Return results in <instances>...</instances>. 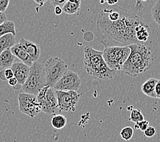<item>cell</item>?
<instances>
[{
    "label": "cell",
    "mask_w": 160,
    "mask_h": 142,
    "mask_svg": "<svg viewBox=\"0 0 160 142\" xmlns=\"http://www.w3.org/2000/svg\"><path fill=\"white\" fill-rule=\"evenodd\" d=\"M4 73H5L6 79L8 81L11 78L14 77V72L12 69H11V68L4 69Z\"/></svg>",
    "instance_id": "83f0119b"
},
{
    "label": "cell",
    "mask_w": 160,
    "mask_h": 142,
    "mask_svg": "<svg viewBox=\"0 0 160 142\" xmlns=\"http://www.w3.org/2000/svg\"><path fill=\"white\" fill-rule=\"evenodd\" d=\"M51 124L53 128L56 129H62L66 126L67 124V119L62 114H56L52 118Z\"/></svg>",
    "instance_id": "ffe728a7"
},
{
    "label": "cell",
    "mask_w": 160,
    "mask_h": 142,
    "mask_svg": "<svg viewBox=\"0 0 160 142\" xmlns=\"http://www.w3.org/2000/svg\"><path fill=\"white\" fill-rule=\"evenodd\" d=\"M0 79L2 81H6L5 77V73H4V69H3L2 71H0Z\"/></svg>",
    "instance_id": "d6a6232c"
},
{
    "label": "cell",
    "mask_w": 160,
    "mask_h": 142,
    "mask_svg": "<svg viewBox=\"0 0 160 142\" xmlns=\"http://www.w3.org/2000/svg\"><path fill=\"white\" fill-rule=\"evenodd\" d=\"M62 13H63L62 8L59 7V6L55 7V13L56 15H60L62 14Z\"/></svg>",
    "instance_id": "1f68e13d"
},
{
    "label": "cell",
    "mask_w": 160,
    "mask_h": 142,
    "mask_svg": "<svg viewBox=\"0 0 160 142\" xmlns=\"http://www.w3.org/2000/svg\"><path fill=\"white\" fill-rule=\"evenodd\" d=\"M15 36L8 34L0 38V54L7 49H10L16 45Z\"/></svg>",
    "instance_id": "2e32d148"
},
{
    "label": "cell",
    "mask_w": 160,
    "mask_h": 142,
    "mask_svg": "<svg viewBox=\"0 0 160 142\" xmlns=\"http://www.w3.org/2000/svg\"><path fill=\"white\" fill-rule=\"evenodd\" d=\"M36 3H38V4L40 6H44V3L47 2V1H40V0H39V1H34Z\"/></svg>",
    "instance_id": "836d02e7"
},
{
    "label": "cell",
    "mask_w": 160,
    "mask_h": 142,
    "mask_svg": "<svg viewBox=\"0 0 160 142\" xmlns=\"http://www.w3.org/2000/svg\"><path fill=\"white\" fill-rule=\"evenodd\" d=\"M6 18V15L5 13H0V25H2L3 23H4L5 21H6L7 20Z\"/></svg>",
    "instance_id": "4dcf8cb0"
},
{
    "label": "cell",
    "mask_w": 160,
    "mask_h": 142,
    "mask_svg": "<svg viewBox=\"0 0 160 142\" xmlns=\"http://www.w3.org/2000/svg\"><path fill=\"white\" fill-rule=\"evenodd\" d=\"M41 107V111L49 116H55L59 113L58 98L55 90L47 85L42 88L37 95Z\"/></svg>",
    "instance_id": "52a82bcc"
},
{
    "label": "cell",
    "mask_w": 160,
    "mask_h": 142,
    "mask_svg": "<svg viewBox=\"0 0 160 142\" xmlns=\"http://www.w3.org/2000/svg\"><path fill=\"white\" fill-rule=\"evenodd\" d=\"M108 3V4L109 6H115L116 3L118 2V1H115V2H112V1H107L106 2Z\"/></svg>",
    "instance_id": "e575fe53"
},
{
    "label": "cell",
    "mask_w": 160,
    "mask_h": 142,
    "mask_svg": "<svg viewBox=\"0 0 160 142\" xmlns=\"http://www.w3.org/2000/svg\"><path fill=\"white\" fill-rule=\"evenodd\" d=\"M44 66L39 62H33L29 68V73L26 82L22 86L24 93L35 95L38 94L42 88L47 86Z\"/></svg>",
    "instance_id": "277c9868"
},
{
    "label": "cell",
    "mask_w": 160,
    "mask_h": 142,
    "mask_svg": "<svg viewBox=\"0 0 160 142\" xmlns=\"http://www.w3.org/2000/svg\"><path fill=\"white\" fill-rule=\"evenodd\" d=\"M151 14L156 24L160 25V0L156 2L151 10Z\"/></svg>",
    "instance_id": "7402d4cb"
},
{
    "label": "cell",
    "mask_w": 160,
    "mask_h": 142,
    "mask_svg": "<svg viewBox=\"0 0 160 142\" xmlns=\"http://www.w3.org/2000/svg\"><path fill=\"white\" fill-rule=\"evenodd\" d=\"M148 125H149V122L147 120H143L142 122L136 123L134 125V128L136 129H140L141 131L144 132L148 127Z\"/></svg>",
    "instance_id": "cb8c5ba5"
},
{
    "label": "cell",
    "mask_w": 160,
    "mask_h": 142,
    "mask_svg": "<svg viewBox=\"0 0 160 142\" xmlns=\"http://www.w3.org/2000/svg\"><path fill=\"white\" fill-rule=\"evenodd\" d=\"M83 68L87 74L98 80L112 79L117 72L106 65L102 51L89 46L84 49Z\"/></svg>",
    "instance_id": "3957f363"
},
{
    "label": "cell",
    "mask_w": 160,
    "mask_h": 142,
    "mask_svg": "<svg viewBox=\"0 0 160 142\" xmlns=\"http://www.w3.org/2000/svg\"><path fill=\"white\" fill-rule=\"evenodd\" d=\"M156 133L155 129L152 126H148V127L144 130V134L147 137H152L154 136Z\"/></svg>",
    "instance_id": "d4e9b609"
},
{
    "label": "cell",
    "mask_w": 160,
    "mask_h": 142,
    "mask_svg": "<svg viewBox=\"0 0 160 142\" xmlns=\"http://www.w3.org/2000/svg\"><path fill=\"white\" fill-rule=\"evenodd\" d=\"M8 82L9 85L10 86H12V87H15L18 84V81H17V79L16 78L14 77H14H12V78H11L10 79H9L8 81Z\"/></svg>",
    "instance_id": "f546056e"
},
{
    "label": "cell",
    "mask_w": 160,
    "mask_h": 142,
    "mask_svg": "<svg viewBox=\"0 0 160 142\" xmlns=\"http://www.w3.org/2000/svg\"><path fill=\"white\" fill-rule=\"evenodd\" d=\"M145 21L135 13L117 6H109L98 14L97 36L107 47H127L140 43L136 28Z\"/></svg>",
    "instance_id": "6da1fadb"
},
{
    "label": "cell",
    "mask_w": 160,
    "mask_h": 142,
    "mask_svg": "<svg viewBox=\"0 0 160 142\" xmlns=\"http://www.w3.org/2000/svg\"><path fill=\"white\" fill-rule=\"evenodd\" d=\"M10 50L15 57H17V58L19 59L22 63L25 64L29 68L32 66L33 63V61L30 58L28 53L25 51V50L22 48V47L19 43L15 45L13 47L10 49Z\"/></svg>",
    "instance_id": "4fadbf2b"
},
{
    "label": "cell",
    "mask_w": 160,
    "mask_h": 142,
    "mask_svg": "<svg viewBox=\"0 0 160 142\" xmlns=\"http://www.w3.org/2000/svg\"><path fill=\"white\" fill-rule=\"evenodd\" d=\"M81 85V79L79 75L74 71H68L52 88L55 90L77 92Z\"/></svg>",
    "instance_id": "30bf717a"
},
{
    "label": "cell",
    "mask_w": 160,
    "mask_h": 142,
    "mask_svg": "<svg viewBox=\"0 0 160 142\" xmlns=\"http://www.w3.org/2000/svg\"><path fill=\"white\" fill-rule=\"evenodd\" d=\"M155 92L156 98L160 99V80H158L157 84H156Z\"/></svg>",
    "instance_id": "f1b7e54d"
},
{
    "label": "cell",
    "mask_w": 160,
    "mask_h": 142,
    "mask_svg": "<svg viewBox=\"0 0 160 142\" xmlns=\"http://www.w3.org/2000/svg\"><path fill=\"white\" fill-rule=\"evenodd\" d=\"M81 1H80V0H77V1L69 0V1H67V2L63 6V12L70 15L77 14L81 9Z\"/></svg>",
    "instance_id": "e0dca14e"
},
{
    "label": "cell",
    "mask_w": 160,
    "mask_h": 142,
    "mask_svg": "<svg viewBox=\"0 0 160 142\" xmlns=\"http://www.w3.org/2000/svg\"><path fill=\"white\" fill-rule=\"evenodd\" d=\"M18 101L21 112L29 117H35L42 111L40 103L35 95L20 93L18 95Z\"/></svg>",
    "instance_id": "ba28073f"
},
{
    "label": "cell",
    "mask_w": 160,
    "mask_h": 142,
    "mask_svg": "<svg viewBox=\"0 0 160 142\" xmlns=\"http://www.w3.org/2000/svg\"><path fill=\"white\" fill-rule=\"evenodd\" d=\"M66 2V0H53V1H51V3L54 7L59 6L61 8H63Z\"/></svg>",
    "instance_id": "4316f807"
},
{
    "label": "cell",
    "mask_w": 160,
    "mask_h": 142,
    "mask_svg": "<svg viewBox=\"0 0 160 142\" xmlns=\"http://www.w3.org/2000/svg\"><path fill=\"white\" fill-rule=\"evenodd\" d=\"M120 135L122 139L125 141H129L134 135V129L130 126H126V127L121 129L120 131Z\"/></svg>",
    "instance_id": "603a6c76"
},
{
    "label": "cell",
    "mask_w": 160,
    "mask_h": 142,
    "mask_svg": "<svg viewBox=\"0 0 160 142\" xmlns=\"http://www.w3.org/2000/svg\"><path fill=\"white\" fill-rule=\"evenodd\" d=\"M129 120L132 122H134V123H137V122H140L144 120V117L140 109H133L131 111Z\"/></svg>",
    "instance_id": "44dd1931"
},
{
    "label": "cell",
    "mask_w": 160,
    "mask_h": 142,
    "mask_svg": "<svg viewBox=\"0 0 160 142\" xmlns=\"http://www.w3.org/2000/svg\"><path fill=\"white\" fill-rule=\"evenodd\" d=\"M158 82V79L155 78H151L146 81L141 86V90L142 93L149 97L156 98L155 90Z\"/></svg>",
    "instance_id": "5bb4252c"
},
{
    "label": "cell",
    "mask_w": 160,
    "mask_h": 142,
    "mask_svg": "<svg viewBox=\"0 0 160 142\" xmlns=\"http://www.w3.org/2000/svg\"><path fill=\"white\" fill-rule=\"evenodd\" d=\"M47 85L53 87L55 83L68 71V65L59 57L49 58L44 66Z\"/></svg>",
    "instance_id": "8992f818"
},
{
    "label": "cell",
    "mask_w": 160,
    "mask_h": 142,
    "mask_svg": "<svg viewBox=\"0 0 160 142\" xmlns=\"http://www.w3.org/2000/svg\"><path fill=\"white\" fill-rule=\"evenodd\" d=\"M29 67L21 62H14L11 69L14 72V76L18 81V86L22 87L26 82L29 73Z\"/></svg>",
    "instance_id": "7c38bea8"
},
{
    "label": "cell",
    "mask_w": 160,
    "mask_h": 142,
    "mask_svg": "<svg viewBox=\"0 0 160 142\" xmlns=\"http://www.w3.org/2000/svg\"><path fill=\"white\" fill-rule=\"evenodd\" d=\"M148 36H149V33H148V26L147 23L138 25L136 28V37L140 43L147 41Z\"/></svg>",
    "instance_id": "ac0fdd59"
},
{
    "label": "cell",
    "mask_w": 160,
    "mask_h": 142,
    "mask_svg": "<svg viewBox=\"0 0 160 142\" xmlns=\"http://www.w3.org/2000/svg\"><path fill=\"white\" fill-rule=\"evenodd\" d=\"M10 3L9 0H0V13H5Z\"/></svg>",
    "instance_id": "484cf974"
},
{
    "label": "cell",
    "mask_w": 160,
    "mask_h": 142,
    "mask_svg": "<svg viewBox=\"0 0 160 142\" xmlns=\"http://www.w3.org/2000/svg\"><path fill=\"white\" fill-rule=\"evenodd\" d=\"M15 56L10 49H7L0 54V67L3 69L10 68L14 64Z\"/></svg>",
    "instance_id": "9a60e30c"
},
{
    "label": "cell",
    "mask_w": 160,
    "mask_h": 142,
    "mask_svg": "<svg viewBox=\"0 0 160 142\" xmlns=\"http://www.w3.org/2000/svg\"><path fill=\"white\" fill-rule=\"evenodd\" d=\"M18 43L28 53V54L33 61V62H37L40 58L41 53L40 45L36 43H33L32 41L26 40L23 37L21 38L20 42Z\"/></svg>",
    "instance_id": "8fae6325"
},
{
    "label": "cell",
    "mask_w": 160,
    "mask_h": 142,
    "mask_svg": "<svg viewBox=\"0 0 160 142\" xmlns=\"http://www.w3.org/2000/svg\"><path fill=\"white\" fill-rule=\"evenodd\" d=\"M58 98V106L61 111H71L74 112L76 106L78 104L81 94L75 91H59L55 90Z\"/></svg>",
    "instance_id": "9c48e42d"
},
{
    "label": "cell",
    "mask_w": 160,
    "mask_h": 142,
    "mask_svg": "<svg viewBox=\"0 0 160 142\" xmlns=\"http://www.w3.org/2000/svg\"><path fill=\"white\" fill-rule=\"evenodd\" d=\"M129 47L130 55L121 71L130 76H136L149 70L154 63L150 49L142 43L133 44Z\"/></svg>",
    "instance_id": "7a4b0ae2"
},
{
    "label": "cell",
    "mask_w": 160,
    "mask_h": 142,
    "mask_svg": "<svg viewBox=\"0 0 160 142\" xmlns=\"http://www.w3.org/2000/svg\"><path fill=\"white\" fill-rule=\"evenodd\" d=\"M131 53V49L127 47H107L102 51L103 58L110 70L121 71Z\"/></svg>",
    "instance_id": "5b68a950"
},
{
    "label": "cell",
    "mask_w": 160,
    "mask_h": 142,
    "mask_svg": "<svg viewBox=\"0 0 160 142\" xmlns=\"http://www.w3.org/2000/svg\"><path fill=\"white\" fill-rule=\"evenodd\" d=\"M8 34H12L14 36H16V28L13 21H6L0 25V38Z\"/></svg>",
    "instance_id": "d6986e66"
}]
</instances>
